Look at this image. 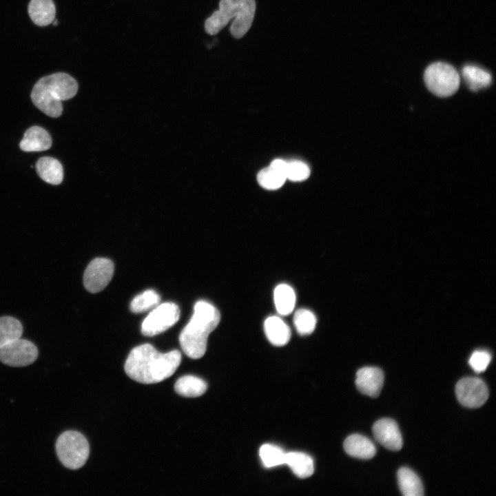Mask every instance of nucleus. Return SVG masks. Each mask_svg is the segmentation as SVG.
I'll use <instances>...</instances> for the list:
<instances>
[{"label": "nucleus", "mask_w": 496, "mask_h": 496, "mask_svg": "<svg viewBox=\"0 0 496 496\" xmlns=\"http://www.w3.org/2000/svg\"><path fill=\"white\" fill-rule=\"evenodd\" d=\"M384 375L382 371L374 366H365L356 373L355 385L360 393L377 397L382 389Z\"/></svg>", "instance_id": "nucleus-12"}, {"label": "nucleus", "mask_w": 496, "mask_h": 496, "mask_svg": "<svg viewBox=\"0 0 496 496\" xmlns=\"http://www.w3.org/2000/svg\"><path fill=\"white\" fill-rule=\"evenodd\" d=\"M220 320V312L213 304L205 300L196 302L189 322L179 335L183 352L192 359L202 358L207 349V338Z\"/></svg>", "instance_id": "nucleus-2"}, {"label": "nucleus", "mask_w": 496, "mask_h": 496, "mask_svg": "<svg viewBox=\"0 0 496 496\" xmlns=\"http://www.w3.org/2000/svg\"><path fill=\"white\" fill-rule=\"evenodd\" d=\"M455 393L459 403L468 408H479L486 402L488 390L486 384L478 378L461 379L455 386Z\"/></svg>", "instance_id": "nucleus-10"}, {"label": "nucleus", "mask_w": 496, "mask_h": 496, "mask_svg": "<svg viewBox=\"0 0 496 496\" xmlns=\"http://www.w3.org/2000/svg\"><path fill=\"white\" fill-rule=\"evenodd\" d=\"M285 464L299 478L310 477L314 471L313 459L307 454L301 452H289L286 453Z\"/></svg>", "instance_id": "nucleus-20"}, {"label": "nucleus", "mask_w": 496, "mask_h": 496, "mask_svg": "<svg viewBox=\"0 0 496 496\" xmlns=\"http://www.w3.org/2000/svg\"><path fill=\"white\" fill-rule=\"evenodd\" d=\"M114 271L113 262L105 258H96L87 266L83 274V285L87 291L95 293L105 288Z\"/></svg>", "instance_id": "nucleus-9"}, {"label": "nucleus", "mask_w": 496, "mask_h": 496, "mask_svg": "<svg viewBox=\"0 0 496 496\" xmlns=\"http://www.w3.org/2000/svg\"><path fill=\"white\" fill-rule=\"evenodd\" d=\"M28 14L34 24L46 26L55 19V5L52 0H31L28 5Z\"/></svg>", "instance_id": "nucleus-15"}, {"label": "nucleus", "mask_w": 496, "mask_h": 496, "mask_svg": "<svg viewBox=\"0 0 496 496\" xmlns=\"http://www.w3.org/2000/svg\"><path fill=\"white\" fill-rule=\"evenodd\" d=\"M257 179L260 186L273 190L282 187L287 178L281 172L269 165L258 173Z\"/></svg>", "instance_id": "nucleus-26"}, {"label": "nucleus", "mask_w": 496, "mask_h": 496, "mask_svg": "<svg viewBox=\"0 0 496 496\" xmlns=\"http://www.w3.org/2000/svg\"><path fill=\"white\" fill-rule=\"evenodd\" d=\"M207 389V383L201 378L194 375L182 376L174 384L176 393L187 397L200 396L205 393Z\"/></svg>", "instance_id": "nucleus-21"}, {"label": "nucleus", "mask_w": 496, "mask_h": 496, "mask_svg": "<svg viewBox=\"0 0 496 496\" xmlns=\"http://www.w3.org/2000/svg\"><path fill=\"white\" fill-rule=\"evenodd\" d=\"M161 301L159 294L153 289H147L134 298L130 303V310L141 313L156 307Z\"/></svg>", "instance_id": "nucleus-25"}, {"label": "nucleus", "mask_w": 496, "mask_h": 496, "mask_svg": "<svg viewBox=\"0 0 496 496\" xmlns=\"http://www.w3.org/2000/svg\"><path fill=\"white\" fill-rule=\"evenodd\" d=\"M23 333L21 322L12 316L0 317V348L20 338Z\"/></svg>", "instance_id": "nucleus-23"}, {"label": "nucleus", "mask_w": 496, "mask_h": 496, "mask_svg": "<svg viewBox=\"0 0 496 496\" xmlns=\"http://www.w3.org/2000/svg\"><path fill=\"white\" fill-rule=\"evenodd\" d=\"M264 328L269 341L275 346H284L291 338L289 327L278 316L267 318L265 321Z\"/></svg>", "instance_id": "nucleus-16"}, {"label": "nucleus", "mask_w": 496, "mask_h": 496, "mask_svg": "<svg viewBox=\"0 0 496 496\" xmlns=\"http://www.w3.org/2000/svg\"><path fill=\"white\" fill-rule=\"evenodd\" d=\"M376 440L389 450L399 451L402 447V437L397 423L389 418L376 421L372 428Z\"/></svg>", "instance_id": "nucleus-11"}, {"label": "nucleus", "mask_w": 496, "mask_h": 496, "mask_svg": "<svg viewBox=\"0 0 496 496\" xmlns=\"http://www.w3.org/2000/svg\"><path fill=\"white\" fill-rule=\"evenodd\" d=\"M38 355L36 345L21 338L0 348V361L13 367L28 366L36 361Z\"/></svg>", "instance_id": "nucleus-8"}, {"label": "nucleus", "mask_w": 496, "mask_h": 496, "mask_svg": "<svg viewBox=\"0 0 496 496\" xmlns=\"http://www.w3.org/2000/svg\"><path fill=\"white\" fill-rule=\"evenodd\" d=\"M52 23L54 25H57V24H58V20H57V19H54Z\"/></svg>", "instance_id": "nucleus-30"}, {"label": "nucleus", "mask_w": 496, "mask_h": 496, "mask_svg": "<svg viewBox=\"0 0 496 496\" xmlns=\"http://www.w3.org/2000/svg\"><path fill=\"white\" fill-rule=\"evenodd\" d=\"M180 318V309L174 302L158 304L144 319L141 332L146 336L160 334L176 324Z\"/></svg>", "instance_id": "nucleus-7"}, {"label": "nucleus", "mask_w": 496, "mask_h": 496, "mask_svg": "<svg viewBox=\"0 0 496 496\" xmlns=\"http://www.w3.org/2000/svg\"><path fill=\"white\" fill-rule=\"evenodd\" d=\"M310 174L309 166L300 161H287L286 177L292 181L306 180Z\"/></svg>", "instance_id": "nucleus-28"}, {"label": "nucleus", "mask_w": 496, "mask_h": 496, "mask_svg": "<svg viewBox=\"0 0 496 496\" xmlns=\"http://www.w3.org/2000/svg\"><path fill=\"white\" fill-rule=\"evenodd\" d=\"M78 83L65 72H56L41 78L31 92L33 104L50 117L56 118L63 112L62 101L73 98L78 91Z\"/></svg>", "instance_id": "nucleus-3"}, {"label": "nucleus", "mask_w": 496, "mask_h": 496, "mask_svg": "<svg viewBox=\"0 0 496 496\" xmlns=\"http://www.w3.org/2000/svg\"><path fill=\"white\" fill-rule=\"evenodd\" d=\"M397 482L401 493L405 496H422L424 488L420 477L407 467H402L397 471Z\"/></svg>", "instance_id": "nucleus-18"}, {"label": "nucleus", "mask_w": 496, "mask_h": 496, "mask_svg": "<svg viewBox=\"0 0 496 496\" xmlns=\"http://www.w3.org/2000/svg\"><path fill=\"white\" fill-rule=\"evenodd\" d=\"M255 11V0H220L219 9L206 19L205 30L207 34L215 35L233 19L230 32L236 39H240L251 28Z\"/></svg>", "instance_id": "nucleus-4"}, {"label": "nucleus", "mask_w": 496, "mask_h": 496, "mask_svg": "<svg viewBox=\"0 0 496 496\" xmlns=\"http://www.w3.org/2000/svg\"><path fill=\"white\" fill-rule=\"evenodd\" d=\"M345 452L350 456L369 459L375 456L376 448L374 444L366 437L353 434L347 437L343 444Z\"/></svg>", "instance_id": "nucleus-14"}, {"label": "nucleus", "mask_w": 496, "mask_h": 496, "mask_svg": "<svg viewBox=\"0 0 496 496\" xmlns=\"http://www.w3.org/2000/svg\"><path fill=\"white\" fill-rule=\"evenodd\" d=\"M181 362L178 350L158 351L152 344L134 347L129 353L124 369L132 380L142 384H155L169 378Z\"/></svg>", "instance_id": "nucleus-1"}, {"label": "nucleus", "mask_w": 496, "mask_h": 496, "mask_svg": "<svg viewBox=\"0 0 496 496\" xmlns=\"http://www.w3.org/2000/svg\"><path fill=\"white\" fill-rule=\"evenodd\" d=\"M286 453L281 448L271 444H265L259 450L263 466L269 468L285 464Z\"/></svg>", "instance_id": "nucleus-24"}, {"label": "nucleus", "mask_w": 496, "mask_h": 496, "mask_svg": "<svg viewBox=\"0 0 496 496\" xmlns=\"http://www.w3.org/2000/svg\"><path fill=\"white\" fill-rule=\"evenodd\" d=\"M491 360L490 354L486 351H474L470 357L468 363L476 373L484 371Z\"/></svg>", "instance_id": "nucleus-29"}, {"label": "nucleus", "mask_w": 496, "mask_h": 496, "mask_svg": "<svg viewBox=\"0 0 496 496\" xmlns=\"http://www.w3.org/2000/svg\"><path fill=\"white\" fill-rule=\"evenodd\" d=\"M36 171L43 180L52 185H59L63 178L62 165L52 157L40 158L36 163Z\"/></svg>", "instance_id": "nucleus-17"}, {"label": "nucleus", "mask_w": 496, "mask_h": 496, "mask_svg": "<svg viewBox=\"0 0 496 496\" xmlns=\"http://www.w3.org/2000/svg\"><path fill=\"white\" fill-rule=\"evenodd\" d=\"M273 299L276 309L279 314L287 316L293 310L296 294L289 285L287 284L278 285L273 292Z\"/></svg>", "instance_id": "nucleus-22"}, {"label": "nucleus", "mask_w": 496, "mask_h": 496, "mask_svg": "<svg viewBox=\"0 0 496 496\" xmlns=\"http://www.w3.org/2000/svg\"><path fill=\"white\" fill-rule=\"evenodd\" d=\"M426 87L438 97L455 94L460 85V76L451 64L437 61L431 63L424 73Z\"/></svg>", "instance_id": "nucleus-6"}, {"label": "nucleus", "mask_w": 496, "mask_h": 496, "mask_svg": "<svg viewBox=\"0 0 496 496\" xmlns=\"http://www.w3.org/2000/svg\"><path fill=\"white\" fill-rule=\"evenodd\" d=\"M55 449L61 463L72 470L83 467L90 455L88 441L76 431L63 432L56 439Z\"/></svg>", "instance_id": "nucleus-5"}, {"label": "nucleus", "mask_w": 496, "mask_h": 496, "mask_svg": "<svg viewBox=\"0 0 496 496\" xmlns=\"http://www.w3.org/2000/svg\"><path fill=\"white\" fill-rule=\"evenodd\" d=\"M52 143L51 136L45 130L32 126L24 133L19 147L23 152H42L50 149Z\"/></svg>", "instance_id": "nucleus-13"}, {"label": "nucleus", "mask_w": 496, "mask_h": 496, "mask_svg": "<svg viewBox=\"0 0 496 496\" xmlns=\"http://www.w3.org/2000/svg\"><path fill=\"white\" fill-rule=\"evenodd\" d=\"M293 323L297 332L302 335H309L314 331L316 318L313 312L306 309L297 310L293 316Z\"/></svg>", "instance_id": "nucleus-27"}, {"label": "nucleus", "mask_w": 496, "mask_h": 496, "mask_svg": "<svg viewBox=\"0 0 496 496\" xmlns=\"http://www.w3.org/2000/svg\"><path fill=\"white\" fill-rule=\"evenodd\" d=\"M462 75L468 88L475 92L489 86L492 82V76L488 72L474 65L464 66Z\"/></svg>", "instance_id": "nucleus-19"}]
</instances>
